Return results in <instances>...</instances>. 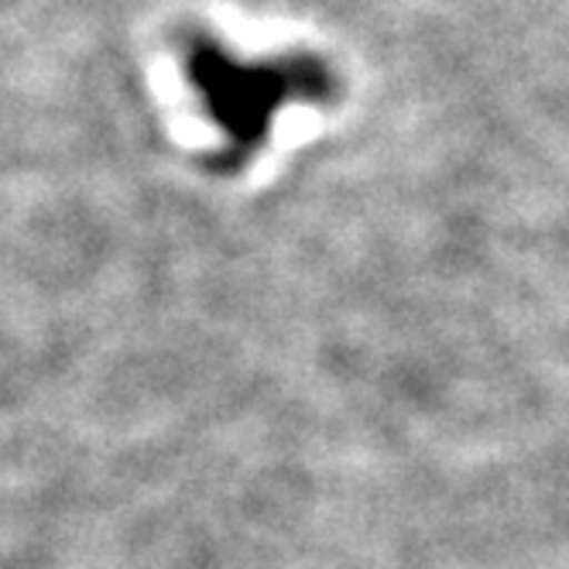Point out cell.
I'll return each instance as SVG.
<instances>
[{"label":"cell","mask_w":569,"mask_h":569,"mask_svg":"<svg viewBox=\"0 0 569 569\" xmlns=\"http://www.w3.org/2000/svg\"><path fill=\"white\" fill-rule=\"evenodd\" d=\"M196 83L207 90L213 113L227 124L237 148H248L261 138L274 107L289 97L302 93L296 83V69H240L217 49H199L192 56Z\"/></svg>","instance_id":"obj_1"}]
</instances>
